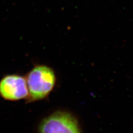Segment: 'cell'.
Listing matches in <instances>:
<instances>
[{
  "label": "cell",
  "instance_id": "obj_1",
  "mask_svg": "<svg viewBox=\"0 0 133 133\" xmlns=\"http://www.w3.org/2000/svg\"><path fill=\"white\" fill-rule=\"evenodd\" d=\"M27 84L28 96L32 101L46 97L55 85L56 76L53 70L45 65H37L28 74Z\"/></svg>",
  "mask_w": 133,
  "mask_h": 133
},
{
  "label": "cell",
  "instance_id": "obj_2",
  "mask_svg": "<svg viewBox=\"0 0 133 133\" xmlns=\"http://www.w3.org/2000/svg\"><path fill=\"white\" fill-rule=\"evenodd\" d=\"M39 133H82L77 119L64 111H56L44 119Z\"/></svg>",
  "mask_w": 133,
  "mask_h": 133
},
{
  "label": "cell",
  "instance_id": "obj_3",
  "mask_svg": "<svg viewBox=\"0 0 133 133\" xmlns=\"http://www.w3.org/2000/svg\"><path fill=\"white\" fill-rule=\"evenodd\" d=\"M0 95L8 101H17L28 96L26 79L18 75H8L0 82Z\"/></svg>",
  "mask_w": 133,
  "mask_h": 133
}]
</instances>
